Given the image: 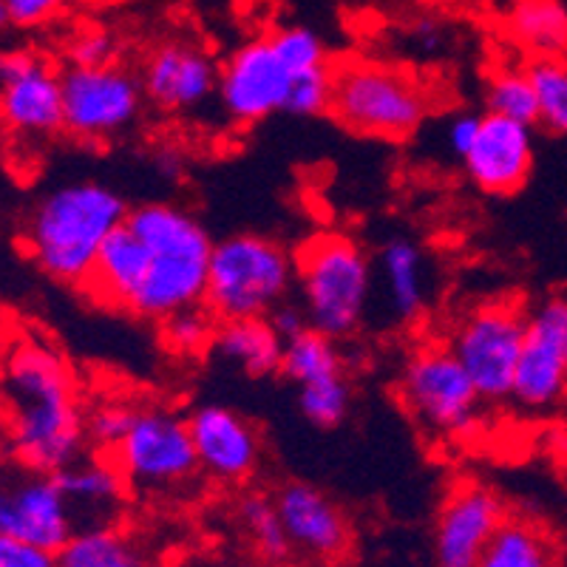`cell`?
Here are the masks:
<instances>
[{
    "mask_svg": "<svg viewBox=\"0 0 567 567\" xmlns=\"http://www.w3.org/2000/svg\"><path fill=\"white\" fill-rule=\"evenodd\" d=\"M136 409L140 406L131 403V400H103V403H97V406L85 414V434H89V440L97 445L100 452L111 454L116 445L123 443L125 434H128L131 423L136 417Z\"/></svg>",
    "mask_w": 567,
    "mask_h": 567,
    "instance_id": "836d02e7",
    "label": "cell"
},
{
    "mask_svg": "<svg viewBox=\"0 0 567 567\" xmlns=\"http://www.w3.org/2000/svg\"><path fill=\"white\" fill-rule=\"evenodd\" d=\"M505 29L530 60L567 54L565 0H514L505 14Z\"/></svg>",
    "mask_w": 567,
    "mask_h": 567,
    "instance_id": "cb8c5ba5",
    "label": "cell"
},
{
    "mask_svg": "<svg viewBox=\"0 0 567 567\" xmlns=\"http://www.w3.org/2000/svg\"><path fill=\"white\" fill-rule=\"evenodd\" d=\"M298 412L303 420H310L318 429H336L347 420L352 409V383L347 378V369L336 374H323L310 383L298 386Z\"/></svg>",
    "mask_w": 567,
    "mask_h": 567,
    "instance_id": "f546056e",
    "label": "cell"
},
{
    "mask_svg": "<svg viewBox=\"0 0 567 567\" xmlns=\"http://www.w3.org/2000/svg\"><path fill=\"white\" fill-rule=\"evenodd\" d=\"M270 40L284 63H287V69L292 71V80L301 78V74H310V71L336 65L329 60L327 49H323V40L310 27H281L270 32Z\"/></svg>",
    "mask_w": 567,
    "mask_h": 567,
    "instance_id": "d6a6232c",
    "label": "cell"
},
{
    "mask_svg": "<svg viewBox=\"0 0 567 567\" xmlns=\"http://www.w3.org/2000/svg\"><path fill=\"white\" fill-rule=\"evenodd\" d=\"M525 329L528 310L516 298H485L454 321L445 343L485 403H505L514 394Z\"/></svg>",
    "mask_w": 567,
    "mask_h": 567,
    "instance_id": "ba28073f",
    "label": "cell"
},
{
    "mask_svg": "<svg viewBox=\"0 0 567 567\" xmlns=\"http://www.w3.org/2000/svg\"><path fill=\"white\" fill-rule=\"evenodd\" d=\"M71 0H7L14 27H40L45 20L58 18Z\"/></svg>",
    "mask_w": 567,
    "mask_h": 567,
    "instance_id": "74e56055",
    "label": "cell"
},
{
    "mask_svg": "<svg viewBox=\"0 0 567 567\" xmlns=\"http://www.w3.org/2000/svg\"><path fill=\"white\" fill-rule=\"evenodd\" d=\"M267 321H270L272 329L284 338V343L290 341V338L301 336L303 329H310V318H307L301 303H290V301L278 303L276 310L267 316Z\"/></svg>",
    "mask_w": 567,
    "mask_h": 567,
    "instance_id": "f35d334b",
    "label": "cell"
},
{
    "mask_svg": "<svg viewBox=\"0 0 567 567\" xmlns=\"http://www.w3.org/2000/svg\"><path fill=\"white\" fill-rule=\"evenodd\" d=\"M525 65L539 100V123L567 136V58H534Z\"/></svg>",
    "mask_w": 567,
    "mask_h": 567,
    "instance_id": "4dcf8cb0",
    "label": "cell"
},
{
    "mask_svg": "<svg viewBox=\"0 0 567 567\" xmlns=\"http://www.w3.org/2000/svg\"><path fill=\"white\" fill-rule=\"evenodd\" d=\"M219 321L207 312V307H187L162 321V343L179 358H196L210 352Z\"/></svg>",
    "mask_w": 567,
    "mask_h": 567,
    "instance_id": "1f68e13d",
    "label": "cell"
},
{
    "mask_svg": "<svg viewBox=\"0 0 567 567\" xmlns=\"http://www.w3.org/2000/svg\"><path fill=\"white\" fill-rule=\"evenodd\" d=\"M9 452L32 474H58L83 457L85 412L63 354L43 338H23L0 372Z\"/></svg>",
    "mask_w": 567,
    "mask_h": 567,
    "instance_id": "6da1fadb",
    "label": "cell"
},
{
    "mask_svg": "<svg viewBox=\"0 0 567 567\" xmlns=\"http://www.w3.org/2000/svg\"><path fill=\"white\" fill-rule=\"evenodd\" d=\"M58 485L63 488V494L69 496V503L78 508H114L116 503H123L128 483H125L123 471L116 468V463L111 457H97V460H83L65 465L63 471L54 474Z\"/></svg>",
    "mask_w": 567,
    "mask_h": 567,
    "instance_id": "484cf974",
    "label": "cell"
},
{
    "mask_svg": "<svg viewBox=\"0 0 567 567\" xmlns=\"http://www.w3.org/2000/svg\"><path fill=\"white\" fill-rule=\"evenodd\" d=\"M63 83L65 134L80 142H109L136 125L145 109L140 74L125 65H100L60 71Z\"/></svg>",
    "mask_w": 567,
    "mask_h": 567,
    "instance_id": "30bf717a",
    "label": "cell"
},
{
    "mask_svg": "<svg viewBox=\"0 0 567 567\" xmlns=\"http://www.w3.org/2000/svg\"><path fill=\"white\" fill-rule=\"evenodd\" d=\"M567 394V298H545L528 312L514 400L525 412H548Z\"/></svg>",
    "mask_w": 567,
    "mask_h": 567,
    "instance_id": "8fae6325",
    "label": "cell"
},
{
    "mask_svg": "<svg viewBox=\"0 0 567 567\" xmlns=\"http://www.w3.org/2000/svg\"><path fill=\"white\" fill-rule=\"evenodd\" d=\"M221 65L202 43L168 38L151 45L140 65L145 100L162 114H190L219 91Z\"/></svg>",
    "mask_w": 567,
    "mask_h": 567,
    "instance_id": "2e32d148",
    "label": "cell"
},
{
    "mask_svg": "<svg viewBox=\"0 0 567 567\" xmlns=\"http://www.w3.org/2000/svg\"><path fill=\"white\" fill-rule=\"evenodd\" d=\"M65 58H69V65H78V69L114 65L120 58V40L105 27H89L71 38Z\"/></svg>",
    "mask_w": 567,
    "mask_h": 567,
    "instance_id": "e575fe53",
    "label": "cell"
},
{
    "mask_svg": "<svg viewBox=\"0 0 567 567\" xmlns=\"http://www.w3.org/2000/svg\"><path fill=\"white\" fill-rule=\"evenodd\" d=\"M272 499L292 554L318 567H336L347 559L354 542L352 523L327 491L307 480H290L278 485Z\"/></svg>",
    "mask_w": 567,
    "mask_h": 567,
    "instance_id": "9a60e30c",
    "label": "cell"
},
{
    "mask_svg": "<svg viewBox=\"0 0 567 567\" xmlns=\"http://www.w3.org/2000/svg\"><path fill=\"white\" fill-rule=\"evenodd\" d=\"M236 514H239V525L250 542V548L265 565L284 567L296 556L290 539H287V530H284L281 516H278L276 499L270 494L247 491L239 499Z\"/></svg>",
    "mask_w": 567,
    "mask_h": 567,
    "instance_id": "4316f807",
    "label": "cell"
},
{
    "mask_svg": "<svg viewBox=\"0 0 567 567\" xmlns=\"http://www.w3.org/2000/svg\"><path fill=\"white\" fill-rule=\"evenodd\" d=\"M378 278L389 316L398 323H414L429 307V261L417 241L392 236L378 252Z\"/></svg>",
    "mask_w": 567,
    "mask_h": 567,
    "instance_id": "ffe728a7",
    "label": "cell"
},
{
    "mask_svg": "<svg viewBox=\"0 0 567 567\" xmlns=\"http://www.w3.org/2000/svg\"><path fill=\"white\" fill-rule=\"evenodd\" d=\"M145 270H148V250L136 239V233L123 225L103 245L83 290H89V296L105 307L131 312V303L145 281Z\"/></svg>",
    "mask_w": 567,
    "mask_h": 567,
    "instance_id": "44dd1931",
    "label": "cell"
},
{
    "mask_svg": "<svg viewBox=\"0 0 567 567\" xmlns=\"http://www.w3.org/2000/svg\"><path fill=\"white\" fill-rule=\"evenodd\" d=\"M559 542L530 516L508 514L491 536L477 567H559Z\"/></svg>",
    "mask_w": 567,
    "mask_h": 567,
    "instance_id": "603a6c76",
    "label": "cell"
},
{
    "mask_svg": "<svg viewBox=\"0 0 567 567\" xmlns=\"http://www.w3.org/2000/svg\"><path fill=\"white\" fill-rule=\"evenodd\" d=\"M109 457L125 483L145 494H168L202 474L187 417L159 403L136 409L128 434Z\"/></svg>",
    "mask_w": 567,
    "mask_h": 567,
    "instance_id": "9c48e42d",
    "label": "cell"
},
{
    "mask_svg": "<svg viewBox=\"0 0 567 567\" xmlns=\"http://www.w3.org/2000/svg\"><path fill=\"white\" fill-rule=\"evenodd\" d=\"M296 284L310 327L343 341L367 321L374 292V265L347 233H312L296 250Z\"/></svg>",
    "mask_w": 567,
    "mask_h": 567,
    "instance_id": "277c9868",
    "label": "cell"
},
{
    "mask_svg": "<svg viewBox=\"0 0 567 567\" xmlns=\"http://www.w3.org/2000/svg\"><path fill=\"white\" fill-rule=\"evenodd\" d=\"M505 516L508 505L491 485L480 480L452 485L434 516V567H477Z\"/></svg>",
    "mask_w": 567,
    "mask_h": 567,
    "instance_id": "5bb4252c",
    "label": "cell"
},
{
    "mask_svg": "<svg viewBox=\"0 0 567 567\" xmlns=\"http://www.w3.org/2000/svg\"><path fill=\"white\" fill-rule=\"evenodd\" d=\"M60 567H148V559L125 530L114 525H91L65 542Z\"/></svg>",
    "mask_w": 567,
    "mask_h": 567,
    "instance_id": "d4e9b609",
    "label": "cell"
},
{
    "mask_svg": "<svg viewBox=\"0 0 567 567\" xmlns=\"http://www.w3.org/2000/svg\"><path fill=\"white\" fill-rule=\"evenodd\" d=\"M12 27V14H9V7L7 0H0V34L7 32V29Z\"/></svg>",
    "mask_w": 567,
    "mask_h": 567,
    "instance_id": "60d3db41",
    "label": "cell"
},
{
    "mask_svg": "<svg viewBox=\"0 0 567 567\" xmlns=\"http://www.w3.org/2000/svg\"><path fill=\"white\" fill-rule=\"evenodd\" d=\"M154 165L162 176H168V179H176L182 176V156L176 154L174 148H165L154 156Z\"/></svg>",
    "mask_w": 567,
    "mask_h": 567,
    "instance_id": "ab89813d",
    "label": "cell"
},
{
    "mask_svg": "<svg viewBox=\"0 0 567 567\" xmlns=\"http://www.w3.org/2000/svg\"><path fill=\"white\" fill-rule=\"evenodd\" d=\"M290 89L292 71L276 52L270 34H265L241 43L221 63L216 97L230 123L256 125L278 111H287Z\"/></svg>",
    "mask_w": 567,
    "mask_h": 567,
    "instance_id": "7c38bea8",
    "label": "cell"
},
{
    "mask_svg": "<svg viewBox=\"0 0 567 567\" xmlns=\"http://www.w3.org/2000/svg\"><path fill=\"white\" fill-rule=\"evenodd\" d=\"M199 471L213 483L245 485L261 465V434L236 409L205 403L187 414Z\"/></svg>",
    "mask_w": 567,
    "mask_h": 567,
    "instance_id": "e0dca14e",
    "label": "cell"
},
{
    "mask_svg": "<svg viewBox=\"0 0 567 567\" xmlns=\"http://www.w3.org/2000/svg\"><path fill=\"white\" fill-rule=\"evenodd\" d=\"M0 567H60V554L0 536Z\"/></svg>",
    "mask_w": 567,
    "mask_h": 567,
    "instance_id": "d590c367",
    "label": "cell"
},
{
    "mask_svg": "<svg viewBox=\"0 0 567 567\" xmlns=\"http://www.w3.org/2000/svg\"><path fill=\"white\" fill-rule=\"evenodd\" d=\"M74 534V505L54 474H29L0 488V536L60 554Z\"/></svg>",
    "mask_w": 567,
    "mask_h": 567,
    "instance_id": "ac0fdd59",
    "label": "cell"
},
{
    "mask_svg": "<svg viewBox=\"0 0 567 567\" xmlns=\"http://www.w3.org/2000/svg\"><path fill=\"white\" fill-rule=\"evenodd\" d=\"M210 352L247 378H272L281 372L284 338L267 318L225 321L216 327Z\"/></svg>",
    "mask_w": 567,
    "mask_h": 567,
    "instance_id": "7402d4cb",
    "label": "cell"
},
{
    "mask_svg": "<svg viewBox=\"0 0 567 567\" xmlns=\"http://www.w3.org/2000/svg\"><path fill=\"white\" fill-rule=\"evenodd\" d=\"M125 225L148 250V270L131 303V316L165 321L174 312L205 301L213 245L194 213L171 202H145Z\"/></svg>",
    "mask_w": 567,
    "mask_h": 567,
    "instance_id": "3957f363",
    "label": "cell"
},
{
    "mask_svg": "<svg viewBox=\"0 0 567 567\" xmlns=\"http://www.w3.org/2000/svg\"><path fill=\"white\" fill-rule=\"evenodd\" d=\"M534 125L483 114L477 140L463 156V171L483 194L514 196L534 174Z\"/></svg>",
    "mask_w": 567,
    "mask_h": 567,
    "instance_id": "d6986e66",
    "label": "cell"
},
{
    "mask_svg": "<svg viewBox=\"0 0 567 567\" xmlns=\"http://www.w3.org/2000/svg\"><path fill=\"white\" fill-rule=\"evenodd\" d=\"M480 123H483V114H471V111L449 116V123H445L443 131V142L454 159L463 162V156L468 154L471 145H474V140H477L480 134Z\"/></svg>",
    "mask_w": 567,
    "mask_h": 567,
    "instance_id": "8d00e7d4",
    "label": "cell"
},
{
    "mask_svg": "<svg viewBox=\"0 0 567 567\" xmlns=\"http://www.w3.org/2000/svg\"><path fill=\"white\" fill-rule=\"evenodd\" d=\"M296 287V256L270 236L233 233L213 245L205 307L219 323L267 318Z\"/></svg>",
    "mask_w": 567,
    "mask_h": 567,
    "instance_id": "8992f818",
    "label": "cell"
},
{
    "mask_svg": "<svg viewBox=\"0 0 567 567\" xmlns=\"http://www.w3.org/2000/svg\"><path fill=\"white\" fill-rule=\"evenodd\" d=\"M432 94L423 80L398 65L349 58L332 69L329 114L341 128L374 140H409L425 123Z\"/></svg>",
    "mask_w": 567,
    "mask_h": 567,
    "instance_id": "5b68a950",
    "label": "cell"
},
{
    "mask_svg": "<svg viewBox=\"0 0 567 567\" xmlns=\"http://www.w3.org/2000/svg\"><path fill=\"white\" fill-rule=\"evenodd\" d=\"M398 398L420 432L434 440H468L483 420L485 400L449 343H420L403 358Z\"/></svg>",
    "mask_w": 567,
    "mask_h": 567,
    "instance_id": "52a82bcc",
    "label": "cell"
},
{
    "mask_svg": "<svg viewBox=\"0 0 567 567\" xmlns=\"http://www.w3.org/2000/svg\"><path fill=\"white\" fill-rule=\"evenodd\" d=\"M0 123L27 140H49L65 131L60 71L43 54H0Z\"/></svg>",
    "mask_w": 567,
    "mask_h": 567,
    "instance_id": "4fadbf2b",
    "label": "cell"
},
{
    "mask_svg": "<svg viewBox=\"0 0 567 567\" xmlns=\"http://www.w3.org/2000/svg\"><path fill=\"white\" fill-rule=\"evenodd\" d=\"M343 354L336 338L323 336L318 329H303L301 336L284 343L281 374H287L296 386L310 383L323 374L343 372Z\"/></svg>",
    "mask_w": 567,
    "mask_h": 567,
    "instance_id": "f1b7e54d",
    "label": "cell"
},
{
    "mask_svg": "<svg viewBox=\"0 0 567 567\" xmlns=\"http://www.w3.org/2000/svg\"><path fill=\"white\" fill-rule=\"evenodd\" d=\"M485 114L508 116L516 123H539V100L530 83L528 65H499L485 83Z\"/></svg>",
    "mask_w": 567,
    "mask_h": 567,
    "instance_id": "83f0119b",
    "label": "cell"
},
{
    "mask_svg": "<svg viewBox=\"0 0 567 567\" xmlns=\"http://www.w3.org/2000/svg\"><path fill=\"white\" fill-rule=\"evenodd\" d=\"M128 205L103 182H69L43 196L29 213L27 250L49 278L85 287L97 256L128 219Z\"/></svg>",
    "mask_w": 567,
    "mask_h": 567,
    "instance_id": "7a4b0ae2",
    "label": "cell"
}]
</instances>
